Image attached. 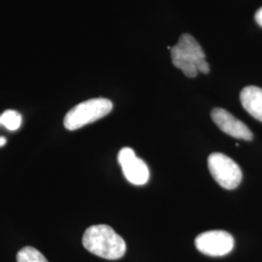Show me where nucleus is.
<instances>
[{
    "label": "nucleus",
    "mask_w": 262,
    "mask_h": 262,
    "mask_svg": "<svg viewBox=\"0 0 262 262\" xmlns=\"http://www.w3.org/2000/svg\"><path fill=\"white\" fill-rule=\"evenodd\" d=\"M195 247L200 253L209 256H224L233 250L234 239L224 230H212L198 235Z\"/></svg>",
    "instance_id": "39448f33"
},
{
    "label": "nucleus",
    "mask_w": 262,
    "mask_h": 262,
    "mask_svg": "<svg viewBox=\"0 0 262 262\" xmlns=\"http://www.w3.org/2000/svg\"><path fill=\"white\" fill-rule=\"evenodd\" d=\"M254 19H255V21L257 23V25L260 26L262 28V7L260 9H258L256 11L255 16H254Z\"/></svg>",
    "instance_id": "f8f14e48"
},
{
    "label": "nucleus",
    "mask_w": 262,
    "mask_h": 262,
    "mask_svg": "<svg viewBox=\"0 0 262 262\" xmlns=\"http://www.w3.org/2000/svg\"><path fill=\"white\" fill-rule=\"evenodd\" d=\"M17 262H49L44 254L33 247H25L17 253Z\"/></svg>",
    "instance_id": "9d476101"
},
{
    "label": "nucleus",
    "mask_w": 262,
    "mask_h": 262,
    "mask_svg": "<svg viewBox=\"0 0 262 262\" xmlns=\"http://www.w3.org/2000/svg\"><path fill=\"white\" fill-rule=\"evenodd\" d=\"M118 160L124 177L129 183L135 186H143L148 183L150 179L149 168L143 159L136 157L131 148H122L118 155Z\"/></svg>",
    "instance_id": "423d86ee"
},
{
    "label": "nucleus",
    "mask_w": 262,
    "mask_h": 262,
    "mask_svg": "<svg viewBox=\"0 0 262 262\" xmlns=\"http://www.w3.org/2000/svg\"><path fill=\"white\" fill-rule=\"evenodd\" d=\"M7 143V140L4 137H0V147L4 146Z\"/></svg>",
    "instance_id": "ddd939ff"
},
{
    "label": "nucleus",
    "mask_w": 262,
    "mask_h": 262,
    "mask_svg": "<svg viewBox=\"0 0 262 262\" xmlns=\"http://www.w3.org/2000/svg\"><path fill=\"white\" fill-rule=\"evenodd\" d=\"M113 103L106 98H94L76 105L66 114L63 124L68 130H76L96 122L112 111Z\"/></svg>",
    "instance_id": "7ed1b4c3"
},
{
    "label": "nucleus",
    "mask_w": 262,
    "mask_h": 262,
    "mask_svg": "<svg viewBox=\"0 0 262 262\" xmlns=\"http://www.w3.org/2000/svg\"><path fill=\"white\" fill-rule=\"evenodd\" d=\"M240 100L247 112L262 122V89L255 85L246 86L240 94Z\"/></svg>",
    "instance_id": "6e6552de"
},
{
    "label": "nucleus",
    "mask_w": 262,
    "mask_h": 262,
    "mask_svg": "<svg viewBox=\"0 0 262 262\" xmlns=\"http://www.w3.org/2000/svg\"><path fill=\"white\" fill-rule=\"evenodd\" d=\"M197 69H198V72H201L203 74H208L210 72V66L208 64L205 59L201 60L198 66H197Z\"/></svg>",
    "instance_id": "9b49d317"
},
{
    "label": "nucleus",
    "mask_w": 262,
    "mask_h": 262,
    "mask_svg": "<svg viewBox=\"0 0 262 262\" xmlns=\"http://www.w3.org/2000/svg\"><path fill=\"white\" fill-rule=\"evenodd\" d=\"M82 242L86 251L104 259H120L126 252L124 240L109 225L90 226L84 231Z\"/></svg>",
    "instance_id": "f257e3e1"
},
{
    "label": "nucleus",
    "mask_w": 262,
    "mask_h": 262,
    "mask_svg": "<svg viewBox=\"0 0 262 262\" xmlns=\"http://www.w3.org/2000/svg\"><path fill=\"white\" fill-rule=\"evenodd\" d=\"M211 116L216 126L226 134L237 139L246 141L253 139V133L250 128L225 109L215 108L211 113Z\"/></svg>",
    "instance_id": "0eeeda50"
},
{
    "label": "nucleus",
    "mask_w": 262,
    "mask_h": 262,
    "mask_svg": "<svg viewBox=\"0 0 262 262\" xmlns=\"http://www.w3.org/2000/svg\"><path fill=\"white\" fill-rule=\"evenodd\" d=\"M21 115L15 110H6L0 116V125H3L8 130L16 131L21 125Z\"/></svg>",
    "instance_id": "1a4fd4ad"
},
{
    "label": "nucleus",
    "mask_w": 262,
    "mask_h": 262,
    "mask_svg": "<svg viewBox=\"0 0 262 262\" xmlns=\"http://www.w3.org/2000/svg\"><path fill=\"white\" fill-rule=\"evenodd\" d=\"M205 53L196 39L185 33L179 38L178 43L171 49L173 64L188 78H195L198 74L197 66L205 59Z\"/></svg>",
    "instance_id": "f03ea898"
},
{
    "label": "nucleus",
    "mask_w": 262,
    "mask_h": 262,
    "mask_svg": "<svg viewBox=\"0 0 262 262\" xmlns=\"http://www.w3.org/2000/svg\"><path fill=\"white\" fill-rule=\"evenodd\" d=\"M208 167L215 182L225 189H234L242 182V170L233 159L224 154L214 152L210 155Z\"/></svg>",
    "instance_id": "20e7f679"
}]
</instances>
